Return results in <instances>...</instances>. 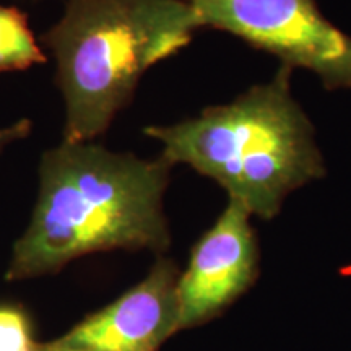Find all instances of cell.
Masks as SVG:
<instances>
[{
	"instance_id": "obj_4",
	"label": "cell",
	"mask_w": 351,
	"mask_h": 351,
	"mask_svg": "<svg viewBox=\"0 0 351 351\" xmlns=\"http://www.w3.org/2000/svg\"><path fill=\"white\" fill-rule=\"evenodd\" d=\"M199 28L221 29L270 52L289 69L309 70L328 90H351V36L315 0H187Z\"/></svg>"
},
{
	"instance_id": "obj_3",
	"label": "cell",
	"mask_w": 351,
	"mask_h": 351,
	"mask_svg": "<svg viewBox=\"0 0 351 351\" xmlns=\"http://www.w3.org/2000/svg\"><path fill=\"white\" fill-rule=\"evenodd\" d=\"M46 34L64 96L65 142H93L130 103L153 65L192 41L187 0H64Z\"/></svg>"
},
{
	"instance_id": "obj_11",
	"label": "cell",
	"mask_w": 351,
	"mask_h": 351,
	"mask_svg": "<svg viewBox=\"0 0 351 351\" xmlns=\"http://www.w3.org/2000/svg\"><path fill=\"white\" fill-rule=\"evenodd\" d=\"M43 350H44V351H67V350H52V348H49V346H47V345H43Z\"/></svg>"
},
{
	"instance_id": "obj_2",
	"label": "cell",
	"mask_w": 351,
	"mask_h": 351,
	"mask_svg": "<svg viewBox=\"0 0 351 351\" xmlns=\"http://www.w3.org/2000/svg\"><path fill=\"white\" fill-rule=\"evenodd\" d=\"M291 72L282 65L274 80L230 104L143 134L163 145L171 166L213 179L251 217L275 218L293 191L326 176L314 127L291 93Z\"/></svg>"
},
{
	"instance_id": "obj_6",
	"label": "cell",
	"mask_w": 351,
	"mask_h": 351,
	"mask_svg": "<svg viewBox=\"0 0 351 351\" xmlns=\"http://www.w3.org/2000/svg\"><path fill=\"white\" fill-rule=\"evenodd\" d=\"M178 265L161 257L121 298L51 343L67 351H158L179 332Z\"/></svg>"
},
{
	"instance_id": "obj_10",
	"label": "cell",
	"mask_w": 351,
	"mask_h": 351,
	"mask_svg": "<svg viewBox=\"0 0 351 351\" xmlns=\"http://www.w3.org/2000/svg\"><path fill=\"white\" fill-rule=\"evenodd\" d=\"M26 351H44V350H43V345H38V343H34V345L32 346V348H29V350H26Z\"/></svg>"
},
{
	"instance_id": "obj_1",
	"label": "cell",
	"mask_w": 351,
	"mask_h": 351,
	"mask_svg": "<svg viewBox=\"0 0 351 351\" xmlns=\"http://www.w3.org/2000/svg\"><path fill=\"white\" fill-rule=\"evenodd\" d=\"M171 166L93 142L44 152L32 221L13 245L7 282L56 274L88 254L114 249L161 254L171 245L163 195Z\"/></svg>"
},
{
	"instance_id": "obj_7",
	"label": "cell",
	"mask_w": 351,
	"mask_h": 351,
	"mask_svg": "<svg viewBox=\"0 0 351 351\" xmlns=\"http://www.w3.org/2000/svg\"><path fill=\"white\" fill-rule=\"evenodd\" d=\"M44 62L46 56L38 46L25 13L16 7L0 5V72L25 70Z\"/></svg>"
},
{
	"instance_id": "obj_8",
	"label": "cell",
	"mask_w": 351,
	"mask_h": 351,
	"mask_svg": "<svg viewBox=\"0 0 351 351\" xmlns=\"http://www.w3.org/2000/svg\"><path fill=\"white\" fill-rule=\"evenodd\" d=\"M33 345L25 314L13 307H0V351H26Z\"/></svg>"
},
{
	"instance_id": "obj_9",
	"label": "cell",
	"mask_w": 351,
	"mask_h": 351,
	"mask_svg": "<svg viewBox=\"0 0 351 351\" xmlns=\"http://www.w3.org/2000/svg\"><path fill=\"white\" fill-rule=\"evenodd\" d=\"M33 130V122L29 119H20L12 125L0 127V152L5 150L8 145L20 142L28 137Z\"/></svg>"
},
{
	"instance_id": "obj_5",
	"label": "cell",
	"mask_w": 351,
	"mask_h": 351,
	"mask_svg": "<svg viewBox=\"0 0 351 351\" xmlns=\"http://www.w3.org/2000/svg\"><path fill=\"white\" fill-rule=\"evenodd\" d=\"M251 213L228 202L215 225L192 247L178 278L179 330L221 315L247 293L261 274V251Z\"/></svg>"
}]
</instances>
